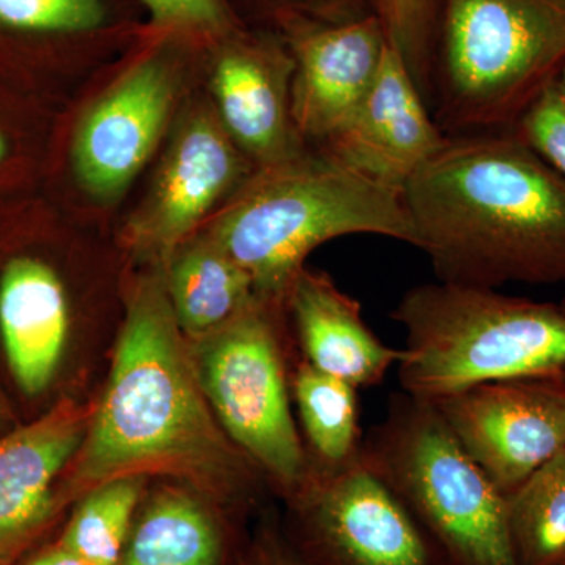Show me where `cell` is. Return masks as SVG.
Returning a JSON list of instances; mask_svg holds the SVG:
<instances>
[{"instance_id": "1", "label": "cell", "mask_w": 565, "mask_h": 565, "mask_svg": "<svg viewBox=\"0 0 565 565\" xmlns=\"http://www.w3.org/2000/svg\"><path fill=\"white\" fill-rule=\"evenodd\" d=\"M403 196L438 281L565 282V178L512 129L446 137Z\"/></svg>"}, {"instance_id": "2", "label": "cell", "mask_w": 565, "mask_h": 565, "mask_svg": "<svg viewBox=\"0 0 565 565\" xmlns=\"http://www.w3.org/2000/svg\"><path fill=\"white\" fill-rule=\"evenodd\" d=\"M255 470L212 415L167 286L143 282L129 302L109 382L65 498L145 475L174 476L230 497L250 484Z\"/></svg>"}, {"instance_id": "3", "label": "cell", "mask_w": 565, "mask_h": 565, "mask_svg": "<svg viewBox=\"0 0 565 565\" xmlns=\"http://www.w3.org/2000/svg\"><path fill=\"white\" fill-rule=\"evenodd\" d=\"M349 234L416 245L403 192L319 152L262 167L218 218L212 243L250 277L256 296L285 299L315 248Z\"/></svg>"}, {"instance_id": "4", "label": "cell", "mask_w": 565, "mask_h": 565, "mask_svg": "<svg viewBox=\"0 0 565 565\" xmlns=\"http://www.w3.org/2000/svg\"><path fill=\"white\" fill-rule=\"evenodd\" d=\"M392 318L405 330L401 388L418 399L492 382H565L563 305L437 281L408 289Z\"/></svg>"}, {"instance_id": "5", "label": "cell", "mask_w": 565, "mask_h": 565, "mask_svg": "<svg viewBox=\"0 0 565 565\" xmlns=\"http://www.w3.org/2000/svg\"><path fill=\"white\" fill-rule=\"evenodd\" d=\"M565 63V0H441L433 117L446 137L511 131Z\"/></svg>"}, {"instance_id": "6", "label": "cell", "mask_w": 565, "mask_h": 565, "mask_svg": "<svg viewBox=\"0 0 565 565\" xmlns=\"http://www.w3.org/2000/svg\"><path fill=\"white\" fill-rule=\"evenodd\" d=\"M363 456L407 505L448 565H519L505 494L429 401L394 394Z\"/></svg>"}, {"instance_id": "7", "label": "cell", "mask_w": 565, "mask_h": 565, "mask_svg": "<svg viewBox=\"0 0 565 565\" xmlns=\"http://www.w3.org/2000/svg\"><path fill=\"white\" fill-rule=\"evenodd\" d=\"M256 296L232 321L195 340L192 359L211 411L241 451L294 498L311 465L291 411L278 308Z\"/></svg>"}, {"instance_id": "8", "label": "cell", "mask_w": 565, "mask_h": 565, "mask_svg": "<svg viewBox=\"0 0 565 565\" xmlns=\"http://www.w3.org/2000/svg\"><path fill=\"white\" fill-rule=\"evenodd\" d=\"M294 500L332 565H437L438 557L444 559L363 449L340 470L311 468Z\"/></svg>"}, {"instance_id": "9", "label": "cell", "mask_w": 565, "mask_h": 565, "mask_svg": "<svg viewBox=\"0 0 565 565\" xmlns=\"http://www.w3.org/2000/svg\"><path fill=\"white\" fill-rule=\"evenodd\" d=\"M433 404L505 497L565 451V382H492Z\"/></svg>"}, {"instance_id": "10", "label": "cell", "mask_w": 565, "mask_h": 565, "mask_svg": "<svg viewBox=\"0 0 565 565\" xmlns=\"http://www.w3.org/2000/svg\"><path fill=\"white\" fill-rule=\"evenodd\" d=\"M445 139L411 71L388 44L370 92L322 141L321 152L367 180L403 192Z\"/></svg>"}, {"instance_id": "11", "label": "cell", "mask_w": 565, "mask_h": 565, "mask_svg": "<svg viewBox=\"0 0 565 565\" xmlns=\"http://www.w3.org/2000/svg\"><path fill=\"white\" fill-rule=\"evenodd\" d=\"M282 28L294 57V131L322 143L377 77L388 46L384 25L377 14H370L340 24L296 20Z\"/></svg>"}, {"instance_id": "12", "label": "cell", "mask_w": 565, "mask_h": 565, "mask_svg": "<svg viewBox=\"0 0 565 565\" xmlns=\"http://www.w3.org/2000/svg\"><path fill=\"white\" fill-rule=\"evenodd\" d=\"M173 76L162 54L141 58L82 122L74 169L93 195L110 199L150 158L172 106Z\"/></svg>"}, {"instance_id": "13", "label": "cell", "mask_w": 565, "mask_h": 565, "mask_svg": "<svg viewBox=\"0 0 565 565\" xmlns=\"http://www.w3.org/2000/svg\"><path fill=\"white\" fill-rule=\"evenodd\" d=\"M90 419L79 404L61 401L0 434V565H13L54 514L55 481L79 452Z\"/></svg>"}, {"instance_id": "14", "label": "cell", "mask_w": 565, "mask_h": 565, "mask_svg": "<svg viewBox=\"0 0 565 565\" xmlns=\"http://www.w3.org/2000/svg\"><path fill=\"white\" fill-rule=\"evenodd\" d=\"M292 74L291 50L269 39L232 41L215 63L223 125L262 167L300 152L294 145Z\"/></svg>"}, {"instance_id": "15", "label": "cell", "mask_w": 565, "mask_h": 565, "mask_svg": "<svg viewBox=\"0 0 565 565\" xmlns=\"http://www.w3.org/2000/svg\"><path fill=\"white\" fill-rule=\"evenodd\" d=\"M243 173L232 141L207 118H195L177 140L151 200L132 225L134 247L163 256L195 228Z\"/></svg>"}, {"instance_id": "16", "label": "cell", "mask_w": 565, "mask_h": 565, "mask_svg": "<svg viewBox=\"0 0 565 565\" xmlns=\"http://www.w3.org/2000/svg\"><path fill=\"white\" fill-rule=\"evenodd\" d=\"M285 305L292 315L305 362L356 390L381 385L401 349L390 348L363 319L359 300L327 274L300 270L289 285Z\"/></svg>"}, {"instance_id": "17", "label": "cell", "mask_w": 565, "mask_h": 565, "mask_svg": "<svg viewBox=\"0 0 565 565\" xmlns=\"http://www.w3.org/2000/svg\"><path fill=\"white\" fill-rule=\"evenodd\" d=\"M0 334L11 373L35 396L54 379L68 334V305L57 274L35 258L7 264L0 278Z\"/></svg>"}, {"instance_id": "18", "label": "cell", "mask_w": 565, "mask_h": 565, "mask_svg": "<svg viewBox=\"0 0 565 565\" xmlns=\"http://www.w3.org/2000/svg\"><path fill=\"white\" fill-rule=\"evenodd\" d=\"M167 294L182 334L193 340L221 329L256 297L250 277L212 241L174 259Z\"/></svg>"}, {"instance_id": "19", "label": "cell", "mask_w": 565, "mask_h": 565, "mask_svg": "<svg viewBox=\"0 0 565 565\" xmlns=\"http://www.w3.org/2000/svg\"><path fill=\"white\" fill-rule=\"evenodd\" d=\"M221 555V531L206 509L170 490L141 514L118 565H217Z\"/></svg>"}, {"instance_id": "20", "label": "cell", "mask_w": 565, "mask_h": 565, "mask_svg": "<svg viewBox=\"0 0 565 565\" xmlns=\"http://www.w3.org/2000/svg\"><path fill=\"white\" fill-rule=\"evenodd\" d=\"M291 392L305 437L319 463L315 470H340L362 456L364 438L355 386L303 360L292 374Z\"/></svg>"}, {"instance_id": "21", "label": "cell", "mask_w": 565, "mask_h": 565, "mask_svg": "<svg viewBox=\"0 0 565 565\" xmlns=\"http://www.w3.org/2000/svg\"><path fill=\"white\" fill-rule=\"evenodd\" d=\"M519 565L565 564V451L505 497Z\"/></svg>"}, {"instance_id": "22", "label": "cell", "mask_w": 565, "mask_h": 565, "mask_svg": "<svg viewBox=\"0 0 565 565\" xmlns=\"http://www.w3.org/2000/svg\"><path fill=\"white\" fill-rule=\"evenodd\" d=\"M140 492L141 478L95 487L74 512L61 544L92 565L120 564Z\"/></svg>"}, {"instance_id": "23", "label": "cell", "mask_w": 565, "mask_h": 565, "mask_svg": "<svg viewBox=\"0 0 565 565\" xmlns=\"http://www.w3.org/2000/svg\"><path fill=\"white\" fill-rule=\"evenodd\" d=\"M110 0H0V39L70 41L115 28Z\"/></svg>"}, {"instance_id": "24", "label": "cell", "mask_w": 565, "mask_h": 565, "mask_svg": "<svg viewBox=\"0 0 565 565\" xmlns=\"http://www.w3.org/2000/svg\"><path fill=\"white\" fill-rule=\"evenodd\" d=\"M390 46L401 55L427 103L433 99L441 0H374Z\"/></svg>"}, {"instance_id": "25", "label": "cell", "mask_w": 565, "mask_h": 565, "mask_svg": "<svg viewBox=\"0 0 565 565\" xmlns=\"http://www.w3.org/2000/svg\"><path fill=\"white\" fill-rule=\"evenodd\" d=\"M150 11L156 28L188 33L200 39L221 40L237 31L236 20L225 0H140Z\"/></svg>"}, {"instance_id": "26", "label": "cell", "mask_w": 565, "mask_h": 565, "mask_svg": "<svg viewBox=\"0 0 565 565\" xmlns=\"http://www.w3.org/2000/svg\"><path fill=\"white\" fill-rule=\"evenodd\" d=\"M512 131L565 178V103L555 85L535 99Z\"/></svg>"}, {"instance_id": "27", "label": "cell", "mask_w": 565, "mask_h": 565, "mask_svg": "<svg viewBox=\"0 0 565 565\" xmlns=\"http://www.w3.org/2000/svg\"><path fill=\"white\" fill-rule=\"evenodd\" d=\"M281 25L296 20L340 24V22L370 17L360 10L359 0H281Z\"/></svg>"}, {"instance_id": "28", "label": "cell", "mask_w": 565, "mask_h": 565, "mask_svg": "<svg viewBox=\"0 0 565 565\" xmlns=\"http://www.w3.org/2000/svg\"><path fill=\"white\" fill-rule=\"evenodd\" d=\"M25 565H92L62 544L44 550Z\"/></svg>"}, {"instance_id": "29", "label": "cell", "mask_w": 565, "mask_h": 565, "mask_svg": "<svg viewBox=\"0 0 565 565\" xmlns=\"http://www.w3.org/2000/svg\"><path fill=\"white\" fill-rule=\"evenodd\" d=\"M256 565H307L303 563H299V561L292 559L285 553L277 552L275 548L266 550V552H262V555L258 557V563Z\"/></svg>"}, {"instance_id": "30", "label": "cell", "mask_w": 565, "mask_h": 565, "mask_svg": "<svg viewBox=\"0 0 565 565\" xmlns=\"http://www.w3.org/2000/svg\"><path fill=\"white\" fill-rule=\"evenodd\" d=\"M11 419H13V415H11L10 405L0 392V433H2L3 427L9 426Z\"/></svg>"}, {"instance_id": "31", "label": "cell", "mask_w": 565, "mask_h": 565, "mask_svg": "<svg viewBox=\"0 0 565 565\" xmlns=\"http://www.w3.org/2000/svg\"><path fill=\"white\" fill-rule=\"evenodd\" d=\"M555 87L556 90L559 92L561 98H563L565 103V63L563 70H561V73L557 74Z\"/></svg>"}, {"instance_id": "32", "label": "cell", "mask_w": 565, "mask_h": 565, "mask_svg": "<svg viewBox=\"0 0 565 565\" xmlns=\"http://www.w3.org/2000/svg\"><path fill=\"white\" fill-rule=\"evenodd\" d=\"M7 154V143L6 140H3L2 134H0V162L3 161V158H6Z\"/></svg>"}, {"instance_id": "33", "label": "cell", "mask_w": 565, "mask_h": 565, "mask_svg": "<svg viewBox=\"0 0 565 565\" xmlns=\"http://www.w3.org/2000/svg\"><path fill=\"white\" fill-rule=\"evenodd\" d=\"M561 305H563V308L565 310V299L563 300V303H561Z\"/></svg>"}, {"instance_id": "34", "label": "cell", "mask_w": 565, "mask_h": 565, "mask_svg": "<svg viewBox=\"0 0 565 565\" xmlns=\"http://www.w3.org/2000/svg\"><path fill=\"white\" fill-rule=\"evenodd\" d=\"M565 565V564H564Z\"/></svg>"}]
</instances>
